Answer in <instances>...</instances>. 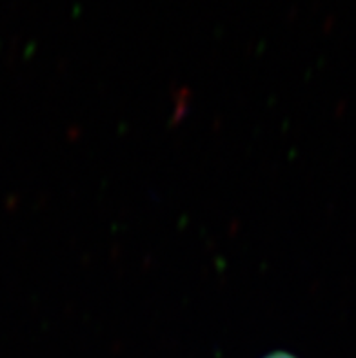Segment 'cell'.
I'll return each mask as SVG.
<instances>
[{"mask_svg": "<svg viewBox=\"0 0 356 358\" xmlns=\"http://www.w3.org/2000/svg\"><path fill=\"white\" fill-rule=\"evenodd\" d=\"M264 358H297L294 355L287 353V351H275V353H269L267 357Z\"/></svg>", "mask_w": 356, "mask_h": 358, "instance_id": "obj_1", "label": "cell"}]
</instances>
